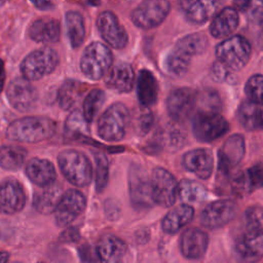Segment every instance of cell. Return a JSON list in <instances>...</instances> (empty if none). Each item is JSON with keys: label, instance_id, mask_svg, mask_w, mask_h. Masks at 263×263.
Segmentation results:
<instances>
[{"label": "cell", "instance_id": "1", "mask_svg": "<svg viewBox=\"0 0 263 263\" xmlns=\"http://www.w3.org/2000/svg\"><path fill=\"white\" fill-rule=\"evenodd\" d=\"M55 129V122L50 118L28 116L11 122L6 129V137L20 143H38L51 138Z\"/></svg>", "mask_w": 263, "mask_h": 263}, {"label": "cell", "instance_id": "2", "mask_svg": "<svg viewBox=\"0 0 263 263\" xmlns=\"http://www.w3.org/2000/svg\"><path fill=\"white\" fill-rule=\"evenodd\" d=\"M129 122L130 115L125 105L114 103L99 118L97 126L98 135L105 141H120L125 136Z\"/></svg>", "mask_w": 263, "mask_h": 263}, {"label": "cell", "instance_id": "3", "mask_svg": "<svg viewBox=\"0 0 263 263\" xmlns=\"http://www.w3.org/2000/svg\"><path fill=\"white\" fill-rule=\"evenodd\" d=\"M58 162L65 178L77 187L87 186L92 178L88 158L77 150H64L58 155Z\"/></svg>", "mask_w": 263, "mask_h": 263}, {"label": "cell", "instance_id": "4", "mask_svg": "<svg viewBox=\"0 0 263 263\" xmlns=\"http://www.w3.org/2000/svg\"><path fill=\"white\" fill-rule=\"evenodd\" d=\"M113 55L111 50L101 42L90 43L80 59V69L85 77L99 80L110 71Z\"/></svg>", "mask_w": 263, "mask_h": 263}, {"label": "cell", "instance_id": "5", "mask_svg": "<svg viewBox=\"0 0 263 263\" xmlns=\"http://www.w3.org/2000/svg\"><path fill=\"white\" fill-rule=\"evenodd\" d=\"M251 53L250 42L240 35L228 37L216 47L218 61L232 72L241 70L248 64Z\"/></svg>", "mask_w": 263, "mask_h": 263}, {"label": "cell", "instance_id": "6", "mask_svg": "<svg viewBox=\"0 0 263 263\" xmlns=\"http://www.w3.org/2000/svg\"><path fill=\"white\" fill-rule=\"evenodd\" d=\"M59 58L57 52L43 47L29 53L21 64V72L27 80H38L50 74L57 67Z\"/></svg>", "mask_w": 263, "mask_h": 263}, {"label": "cell", "instance_id": "7", "mask_svg": "<svg viewBox=\"0 0 263 263\" xmlns=\"http://www.w3.org/2000/svg\"><path fill=\"white\" fill-rule=\"evenodd\" d=\"M229 129L227 120L215 112L198 111L192 120V132L200 142H214L223 137Z\"/></svg>", "mask_w": 263, "mask_h": 263}, {"label": "cell", "instance_id": "8", "mask_svg": "<svg viewBox=\"0 0 263 263\" xmlns=\"http://www.w3.org/2000/svg\"><path fill=\"white\" fill-rule=\"evenodd\" d=\"M179 183L175 177L163 167H155L150 176V188L153 203L168 208L178 196Z\"/></svg>", "mask_w": 263, "mask_h": 263}, {"label": "cell", "instance_id": "9", "mask_svg": "<svg viewBox=\"0 0 263 263\" xmlns=\"http://www.w3.org/2000/svg\"><path fill=\"white\" fill-rule=\"evenodd\" d=\"M170 10L171 4L168 1H143L132 12V21L141 29H152L160 25L165 20Z\"/></svg>", "mask_w": 263, "mask_h": 263}, {"label": "cell", "instance_id": "10", "mask_svg": "<svg viewBox=\"0 0 263 263\" xmlns=\"http://www.w3.org/2000/svg\"><path fill=\"white\" fill-rule=\"evenodd\" d=\"M130 200L135 208L147 209L153 204L150 188V178L139 164H133L128 173Z\"/></svg>", "mask_w": 263, "mask_h": 263}, {"label": "cell", "instance_id": "11", "mask_svg": "<svg viewBox=\"0 0 263 263\" xmlns=\"http://www.w3.org/2000/svg\"><path fill=\"white\" fill-rule=\"evenodd\" d=\"M237 205L233 200L220 199L209 203L200 213L202 226L216 229L228 224L236 215Z\"/></svg>", "mask_w": 263, "mask_h": 263}, {"label": "cell", "instance_id": "12", "mask_svg": "<svg viewBox=\"0 0 263 263\" xmlns=\"http://www.w3.org/2000/svg\"><path fill=\"white\" fill-rule=\"evenodd\" d=\"M196 95L197 92L189 87L173 89L166 99L168 115L177 122L186 120L196 107Z\"/></svg>", "mask_w": 263, "mask_h": 263}, {"label": "cell", "instance_id": "13", "mask_svg": "<svg viewBox=\"0 0 263 263\" xmlns=\"http://www.w3.org/2000/svg\"><path fill=\"white\" fill-rule=\"evenodd\" d=\"M7 98L10 105L20 112L32 110L38 101V92L33 84L25 78L11 80L7 87Z\"/></svg>", "mask_w": 263, "mask_h": 263}, {"label": "cell", "instance_id": "14", "mask_svg": "<svg viewBox=\"0 0 263 263\" xmlns=\"http://www.w3.org/2000/svg\"><path fill=\"white\" fill-rule=\"evenodd\" d=\"M97 26L102 38L111 47L122 49L126 46L128 42L127 33L113 12H101L97 18Z\"/></svg>", "mask_w": 263, "mask_h": 263}, {"label": "cell", "instance_id": "15", "mask_svg": "<svg viewBox=\"0 0 263 263\" xmlns=\"http://www.w3.org/2000/svg\"><path fill=\"white\" fill-rule=\"evenodd\" d=\"M86 199L81 192L75 189L66 191L54 211L57 224L61 227L69 225L84 211Z\"/></svg>", "mask_w": 263, "mask_h": 263}, {"label": "cell", "instance_id": "16", "mask_svg": "<svg viewBox=\"0 0 263 263\" xmlns=\"http://www.w3.org/2000/svg\"><path fill=\"white\" fill-rule=\"evenodd\" d=\"M246 151L245 139L241 135L235 134L227 138L219 151V170L230 173L243 158Z\"/></svg>", "mask_w": 263, "mask_h": 263}, {"label": "cell", "instance_id": "17", "mask_svg": "<svg viewBox=\"0 0 263 263\" xmlns=\"http://www.w3.org/2000/svg\"><path fill=\"white\" fill-rule=\"evenodd\" d=\"M184 167L196 175L199 179L206 180L214 168V156L211 150L198 148L186 152L182 158Z\"/></svg>", "mask_w": 263, "mask_h": 263}, {"label": "cell", "instance_id": "18", "mask_svg": "<svg viewBox=\"0 0 263 263\" xmlns=\"http://www.w3.org/2000/svg\"><path fill=\"white\" fill-rule=\"evenodd\" d=\"M208 246V234L198 228H189L185 230L180 238L181 253L189 260L200 259L206 252Z\"/></svg>", "mask_w": 263, "mask_h": 263}, {"label": "cell", "instance_id": "19", "mask_svg": "<svg viewBox=\"0 0 263 263\" xmlns=\"http://www.w3.org/2000/svg\"><path fill=\"white\" fill-rule=\"evenodd\" d=\"M96 251L100 263H122L127 253V246L119 237L105 234L97 242Z\"/></svg>", "mask_w": 263, "mask_h": 263}, {"label": "cell", "instance_id": "20", "mask_svg": "<svg viewBox=\"0 0 263 263\" xmlns=\"http://www.w3.org/2000/svg\"><path fill=\"white\" fill-rule=\"evenodd\" d=\"M26 194L22 185L16 181H5L0 184V212L15 214L23 210Z\"/></svg>", "mask_w": 263, "mask_h": 263}, {"label": "cell", "instance_id": "21", "mask_svg": "<svg viewBox=\"0 0 263 263\" xmlns=\"http://www.w3.org/2000/svg\"><path fill=\"white\" fill-rule=\"evenodd\" d=\"M235 250L243 263H257L263 257V232L249 231L237 240Z\"/></svg>", "mask_w": 263, "mask_h": 263}, {"label": "cell", "instance_id": "22", "mask_svg": "<svg viewBox=\"0 0 263 263\" xmlns=\"http://www.w3.org/2000/svg\"><path fill=\"white\" fill-rule=\"evenodd\" d=\"M135 83V73L132 66L124 62H119L107 74L106 84L108 87L118 92H129Z\"/></svg>", "mask_w": 263, "mask_h": 263}, {"label": "cell", "instance_id": "23", "mask_svg": "<svg viewBox=\"0 0 263 263\" xmlns=\"http://www.w3.org/2000/svg\"><path fill=\"white\" fill-rule=\"evenodd\" d=\"M60 23L52 17L37 18L29 27V36L36 42L53 43L60 39Z\"/></svg>", "mask_w": 263, "mask_h": 263}, {"label": "cell", "instance_id": "24", "mask_svg": "<svg viewBox=\"0 0 263 263\" xmlns=\"http://www.w3.org/2000/svg\"><path fill=\"white\" fill-rule=\"evenodd\" d=\"M238 23L237 10L234 7H225L214 16L210 32L216 38H226L236 30Z\"/></svg>", "mask_w": 263, "mask_h": 263}, {"label": "cell", "instance_id": "25", "mask_svg": "<svg viewBox=\"0 0 263 263\" xmlns=\"http://www.w3.org/2000/svg\"><path fill=\"white\" fill-rule=\"evenodd\" d=\"M26 175L34 184L41 187L53 184L57 178L52 163L42 158L31 159L26 165Z\"/></svg>", "mask_w": 263, "mask_h": 263}, {"label": "cell", "instance_id": "26", "mask_svg": "<svg viewBox=\"0 0 263 263\" xmlns=\"http://www.w3.org/2000/svg\"><path fill=\"white\" fill-rule=\"evenodd\" d=\"M237 119L247 130L263 129V104L252 101L242 102L237 109Z\"/></svg>", "mask_w": 263, "mask_h": 263}, {"label": "cell", "instance_id": "27", "mask_svg": "<svg viewBox=\"0 0 263 263\" xmlns=\"http://www.w3.org/2000/svg\"><path fill=\"white\" fill-rule=\"evenodd\" d=\"M193 216L194 210L190 204H180L172 209L164 216L161 222V228L165 233H177L192 220Z\"/></svg>", "mask_w": 263, "mask_h": 263}, {"label": "cell", "instance_id": "28", "mask_svg": "<svg viewBox=\"0 0 263 263\" xmlns=\"http://www.w3.org/2000/svg\"><path fill=\"white\" fill-rule=\"evenodd\" d=\"M233 187L240 193H250L254 189L263 188V160L238 174L233 179Z\"/></svg>", "mask_w": 263, "mask_h": 263}, {"label": "cell", "instance_id": "29", "mask_svg": "<svg viewBox=\"0 0 263 263\" xmlns=\"http://www.w3.org/2000/svg\"><path fill=\"white\" fill-rule=\"evenodd\" d=\"M137 95L143 107L154 105L158 98V83L148 70H141L137 79Z\"/></svg>", "mask_w": 263, "mask_h": 263}, {"label": "cell", "instance_id": "30", "mask_svg": "<svg viewBox=\"0 0 263 263\" xmlns=\"http://www.w3.org/2000/svg\"><path fill=\"white\" fill-rule=\"evenodd\" d=\"M185 17L193 24H202L209 21L216 11L217 4L214 1H183L180 3Z\"/></svg>", "mask_w": 263, "mask_h": 263}, {"label": "cell", "instance_id": "31", "mask_svg": "<svg viewBox=\"0 0 263 263\" xmlns=\"http://www.w3.org/2000/svg\"><path fill=\"white\" fill-rule=\"evenodd\" d=\"M63 194L62 187L55 183L45 186L35 194L33 205L41 214L54 213Z\"/></svg>", "mask_w": 263, "mask_h": 263}, {"label": "cell", "instance_id": "32", "mask_svg": "<svg viewBox=\"0 0 263 263\" xmlns=\"http://www.w3.org/2000/svg\"><path fill=\"white\" fill-rule=\"evenodd\" d=\"M208 45L209 41L206 36L200 33H191L179 39L174 48L187 57L192 58L193 55L204 52Z\"/></svg>", "mask_w": 263, "mask_h": 263}, {"label": "cell", "instance_id": "33", "mask_svg": "<svg viewBox=\"0 0 263 263\" xmlns=\"http://www.w3.org/2000/svg\"><path fill=\"white\" fill-rule=\"evenodd\" d=\"M83 92L82 85L78 81H65L58 91L59 105L64 110H70L76 106Z\"/></svg>", "mask_w": 263, "mask_h": 263}, {"label": "cell", "instance_id": "34", "mask_svg": "<svg viewBox=\"0 0 263 263\" xmlns=\"http://www.w3.org/2000/svg\"><path fill=\"white\" fill-rule=\"evenodd\" d=\"M68 37L73 48H78L85 38V27L82 15L77 11H68L66 14Z\"/></svg>", "mask_w": 263, "mask_h": 263}, {"label": "cell", "instance_id": "35", "mask_svg": "<svg viewBox=\"0 0 263 263\" xmlns=\"http://www.w3.org/2000/svg\"><path fill=\"white\" fill-rule=\"evenodd\" d=\"M27 152L20 146H1L0 147V166L4 170H18L26 158Z\"/></svg>", "mask_w": 263, "mask_h": 263}, {"label": "cell", "instance_id": "36", "mask_svg": "<svg viewBox=\"0 0 263 263\" xmlns=\"http://www.w3.org/2000/svg\"><path fill=\"white\" fill-rule=\"evenodd\" d=\"M206 191L197 182L191 180H183L178 186V196L186 204L196 203L206 198Z\"/></svg>", "mask_w": 263, "mask_h": 263}, {"label": "cell", "instance_id": "37", "mask_svg": "<svg viewBox=\"0 0 263 263\" xmlns=\"http://www.w3.org/2000/svg\"><path fill=\"white\" fill-rule=\"evenodd\" d=\"M190 62L191 58L173 48L172 51L165 58L164 67L171 75L181 77L187 73L190 67Z\"/></svg>", "mask_w": 263, "mask_h": 263}, {"label": "cell", "instance_id": "38", "mask_svg": "<svg viewBox=\"0 0 263 263\" xmlns=\"http://www.w3.org/2000/svg\"><path fill=\"white\" fill-rule=\"evenodd\" d=\"M104 102L105 92L102 89L96 88L87 93L83 102V116L88 123L95 119Z\"/></svg>", "mask_w": 263, "mask_h": 263}, {"label": "cell", "instance_id": "39", "mask_svg": "<svg viewBox=\"0 0 263 263\" xmlns=\"http://www.w3.org/2000/svg\"><path fill=\"white\" fill-rule=\"evenodd\" d=\"M236 10L241 11L250 23L260 25L263 23V1H237L234 2Z\"/></svg>", "mask_w": 263, "mask_h": 263}, {"label": "cell", "instance_id": "40", "mask_svg": "<svg viewBox=\"0 0 263 263\" xmlns=\"http://www.w3.org/2000/svg\"><path fill=\"white\" fill-rule=\"evenodd\" d=\"M196 106H199L198 111L219 113L221 110V99L214 89H206L196 95Z\"/></svg>", "mask_w": 263, "mask_h": 263}, {"label": "cell", "instance_id": "41", "mask_svg": "<svg viewBox=\"0 0 263 263\" xmlns=\"http://www.w3.org/2000/svg\"><path fill=\"white\" fill-rule=\"evenodd\" d=\"M134 129L140 136L146 135L153 124V114L147 107H141L133 116L132 119Z\"/></svg>", "mask_w": 263, "mask_h": 263}, {"label": "cell", "instance_id": "42", "mask_svg": "<svg viewBox=\"0 0 263 263\" xmlns=\"http://www.w3.org/2000/svg\"><path fill=\"white\" fill-rule=\"evenodd\" d=\"M65 128L68 135H84L88 132V122L85 120L82 112L74 110L68 116Z\"/></svg>", "mask_w": 263, "mask_h": 263}, {"label": "cell", "instance_id": "43", "mask_svg": "<svg viewBox=\"0 0 263 263\" xmlns=\"http://www.w3.org/2000/svg\"><path fill=\"white\" fill-rule=\"evenodd\" d=\"M249 101L263 104V75L256 74L250 77L245 86Z\"/></svg>", "mask_w": 263, "mask_h": 263}, {"label": "cell", "instance_id": "44", "mask_svg": "<svg viewBox=\"0 0 263 263\" xmlns=\"http://www.w3.org/2000/svg\"><path fill=\"white\" fill-rule=\"evenodd\" d=\"M96 188L99 192L103 191L108 183L109 162L104 154L96 155Z\"/></svg>", "mask_w": 263, "mask_h": 263}, {"label": "cell", "instance_id": "45", "mask_svg": "<svg viewBox=\"0 0 263 263\" xmlns=\"http://www.w3.org/2000/svg\"><path fill=\"white\" fill-rule=\"evenodd\" d=\"M245 220L250 231L263 232V208L259 205L248 208L245 213Z\"/></svg>", "mask_w": 263, "mask_h": 263}, {"label": "cell", "instance_id": "46", "mask_svg": "<svg viewBox=\"0 0 263 263\" xmlns=\"http://www.w3.org/2000/svg\"><path fill=\"white\" fill-rule=\"evenodd\" d=\"M231 73H232V71L230 69H228L225 65L220 63L219 61L214 63L213 67H212V76L214 77L215 80L220 81V82L229 81V79L232 76Z\"/></svg>", "mask_w": 263, "mask_h": 263}, {"label": "cell", "instance_id": "47", "mask_svg": "<svg viewBox=\"0 0 263 263\" xmlns=\"http://www.w3.org/2000/svg\"><path fill=\"white\" fill-rule=\"evenodd\" d=\"M78 237V232L76 231V230H74V229H68V230H66L63 234H62V236H61V238L63 239V240H65V241H73V240H75L76 238Z\"/></svg>", "mask_w": 263, "mask_h": 263}, {"label": "cell", "instance_id": "48", "mask_svg": "<svg viewBox=\"0 0 263 263\" xmlns=\"http://www.w3.org/2000/svg\"><path fill=\"white\" fill-rule=\"evenodd\" d=\"M4 82H5V68H4L3 61L0 59V92L3 89Z\"/></svg>", "mask_w": 263, "mask_h": 263}, {"label": "cell", "instance_id": "49", "mask_svg": "<svg viewBox=\"0 0 263 263\" xmlns=\"http://www.w3.org/2000/svg\"><path fill=\"white\" fill-rule=\"evenodd\" d=\"M34 5L38 8V9H49L53 7V4L51 2H47V1H40V2H34Z\"/></svg>", "mask_w": 263, "mask_h": 263}, {"label": "cell", "instance_id": "50", "mask_svg": "<svg viewBox=\"0 0 263 263\" xmlns=\"http://www.w3.org/2000/svg\"><path fill=\"white\" fill-rule=\"evenodd\" d=\"M9 255L7 252H0V263H7Z\"/></svg>", "mask_w": 263, "mask_h": 263}, {"label": "cell", "instance_id": "51", "mask_svg": "<svg viewBox=\"0 0 263 263\" xmlns=\"http://www.w3.org/2000/svg\"><path fill=\"white\" fill-rule=\"evenodd\" d=\"M13 263H18V262H13Z\"/></svg>", "mask_w": 263, "mask_h": 263}]
</instances>
